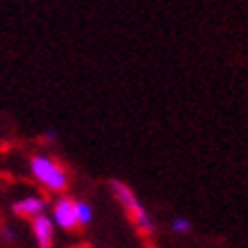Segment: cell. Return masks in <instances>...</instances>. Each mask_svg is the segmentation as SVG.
<instances>
[{
    "label": "cell",
    "mask_w": 248,
    "mask_h": 248,
    "mask_svg": "<svg viewBox=\"0 0 248 248\" xmlns=\"http://www.w3.org/2000/svg\"><path fill=\"white\" fill-rule=\"evenodd\" d=\"M112 194L116 198V203L123 207L125 212V217L135 223V228L139 230L141 234H151L155 230V223H153V218L148 217V212L143 210V205L139 203V198L128 185H123V182L114 180L112 182Z\"/></svg>",
    "instance_id": "obj_1"
},
{
    "label": "cell",
    "mask_w": 248,
    "mask_h": 248,
    "mask_svg": "<svg viewBox=\"0 0 248 248\" xmlns=\"http://www.w3.org/2000/svg\"><path fill=\"white\" fill-rule=\"evenodd\" d=\"M30 169H32V175H34V178H37V180L41 182L48 191L60 194V191H64V189L68 187L66 171H64L55 159L44 157V155H37V157H32Z\"/></svg>",
    "instance_id": "obj_2"
},
{
    "label": "cell",
    "mask_w": 248,
    "mask_h": 248,
    "mask_svg": "<svg viewBox=\"0 0 248 248\" xmlns=\"http://www.w3.org/2000/svg\"><path fill=\"white\" fill-rule=\"evenodd\" d=\"M53 221L62 230H73L78 226V218H76V201L71 198H60L55 203L53 210Z\"/></svg>",
    "instance_id": "obj_3"
},
{
    "label": "cell",
    "mask_w": 248,
    "mask_h": 248,
    "mask_svg": "<svg viewBox=\"0 0 248 248\" xmlns=\"http://www.w3.org/2000/svg\"><path fill=\"white\" fill-rule=\"evenodd\" d=\"M32 232H34V239H37L39 248H50L55 239L53 218H48L44 212L37 214V217H32Z\"/></svg>",
    "instance_id": "obj_4"
},
{
    "label": "cell",
    "mask_w": 248,
    "mask_h": 248,
    "mask_svg": "<svg viewBox=\"0 0 248 248\" xmlns=\"http://www.w3.org/2000/svg\"><path fill=\"white\" fill-rule=\"evenodd\" d=\"M44 207H46V201L39 198V196H28V198L14 203V212L18 217H37V214L44 212Z\"/></svg>",
    "instance_id": "obj_5"
},
{
    "label": "cell",
    "mask_w": 248,
    "mask_h": 248,
    "mask_svg": "<svg viewBox=\"0 0 248 248\" xmlns=\"http://www.w3.org/2000/svg\"><path fill=\"white\" fill-rule=\"evenodd\" d=\"M76 218H78V226H89L93 221V212H91L89 205L76 201Z\"/></svg>",
    "instance_id": "obj_6"
},
{
    "label": "cell",
    "mask_w": 248,
    "mask_h": 248,
    "mask_svg": "<svg viewBox=\"0 0 248 248\" xmlns=\"http://www.w3.org/2000/svg\"><path fill=\"white\" fill-rule=\"evenodd\" d=\"M171 228H173V232H189L191 230V221L189 218H182V217H178V218H173V223H171Z\"/></svg>",
    "instance_id": "obj_7"
}]
</instances>
